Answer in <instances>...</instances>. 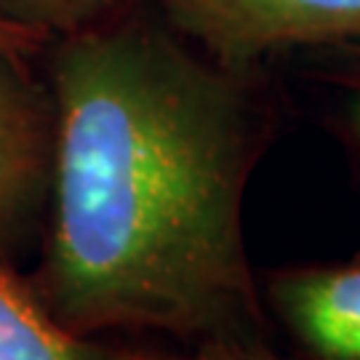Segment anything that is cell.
Wrapping results in <instances>:
<instances>
[{"label": "cell", "mask_w": 360, "mask_h": 360, "mask_svg": "<svg viewBox=\"0 0 360 360\" xmlns=\"http://www.w3.org/2000/svg\"><path fill=\"white\" fill-rule=\"evenodd\" d=\"M51 43L43 304L83 339L262 334L243 206L275 123L254 70L134 6Z\"/></svg>", "instance_id": "obj_1"}, {"label": "cell", "mask_w": 360, "mask_h": 360, "mask_svg": "<svg viewBox=\"0 0 360 360\" xmlns=\"http://www.w3.org/2000/svg\"><path fill=\"white\" fill-rule=\"evenodd\" d=\"M181 40L230 70L360 40V0H153Z\"/></svg>", "instance_id": "obj_2"}, {"label": "cell", "mask_w": 360, "mask_h": 360, "mask_svg": "<svg viewBox=\"0 0 360 360\" xmlns=\"http://www.w3.org/2000/svg\"><path fill=\"white\" fill-rule=\"evenodd\" d=\"M51 96L30 77L25 53L0 46V257L27 235L49 200Z\"/></svg>", "instance_id": "obj_3"}, {"label": "cell", "mask_w": 360, "mask_h": 360, "mask_svg": "<svg viewBox=\"0 0 360 360\" xmlns=\"http://www.w3.org/2000/svg\"><path fill=\"white\" fill-rule=\"evenodd\" d=\"M264 302L296 360H360V259L272 270Z\"/></svg>", "instance_id": "obj_4"}, {"label": "cell", "mask_w": 360, "mask_h": 360, "mask_svg": "<svg viewBox=\"0 0 360 360\" xmlns=\"http://www.w3.org/2000/svg\"><path fill=\"white\" fill-rule=\"evenodd\" d=\"M86 347L0 257V360H83Z\"/></svg>", "instance_id": "obj_5"}, {"label": "cell", "mask_w": 360, "mask_h": 360, "mask_svg": "<svg viewBox=\"0 0 360 360\" xmlns=\"http://www.w3.org/2000/svg\"><path fill=\"white\" fill-rule=\"evenodd\" d=\"M134 6V0H0V22L53 40Z\"/></svg>", "instance_id": "obj_6"}, {"label": "cell", "mask_w": 360, "mask_h": 360, "mask_svg": "<svg viewBox=\"0 0 360 360\" xmlns=\"http://www.w3.org/2000/svg\"><path fill=\"white\" fill-rule=\"evenodd\" d=\"M318 77L334 94V123L360 158V40L315 49Z\"/></svg>", "instance_id": "obj_7"}, {"label": "cell", "mask_w": 360, "mask_h": 360, "mask_svg": "<svg viewBox=\"0 0 360 360\" xmlns=\"http://www.w3.org/2000/svg\"><path fill=\"white\" fill-rule=\"evenodd\" d=\"M179 360H296L283 358L275 349L264 345L262 334L245 336H221V339H206L198 342L187 358Z\"/></svg>", "instance_id": "obj_8"}, {"label": "cell", "mask_w": 360, "mask_h": 360, "mask_svg": "<svg viewBox=\"0 0 360 360\" xmlns=\"http://www.w3.org/2000/svg\"><path fill=\"white\" fill-rule=\"evenodd\" d=\"M43 43H51V40H46L43 35L32 32V30H25V27L0 22V46H8V49H13V51H19L27 56L30 51L40 49Z\"/></svg>", "instance_id": "obj_9"}, {"label": "cell", "mask_w": 360, "mask_h": 360, "mask_svg": "<svg viewBox=\"0 0 360 360\" xmlns=\"http://www.w3.org/2000/svg\"><path fill=\"white\" fill-rule=\"evenodd\" d=\"M83 360H179V358H166V355H155V352H142V349H126V347H107L89 339V347Z\"/></svg>", "instance_id": "obj_10"}]
</instances>
